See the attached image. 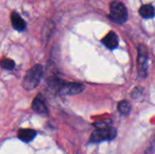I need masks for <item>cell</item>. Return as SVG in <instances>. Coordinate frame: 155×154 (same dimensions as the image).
<instances>
[{"label": "cell", "instance_id": "obj_1", "mask_svg": "<svg viewBox=\"0 0 155 154\" xmlns=\"http://www.w3.org/2000/svg\"><path fill=\"white\" fill-rule=\"evenodd\" d=\"M44 75V68L41 64H36L29 69L25 75L23 81V87L26 91L34 90L40 83Z\"/></svg>", "mask_w": 155, "mask_h": 154}, {"label": "cell", "instance_id": "obj_2", "mask_svg": "<svg viewBox=\"0 0 155 154\" xmlns=\"http://www.w3.org/2000/svg\"><path fill=\"white\" fill-rule=\"evenodd\" d=\"M109 18L117 24H124L128 19V11L126 6L118 0H114L110 4Z\"/></svg>", "mask_w": 155, "mask_h": 154}, {"label": "cell", "instance_id": "obj_3", "mask_svg": "<svg viewBox=\"0 0 155 154\" xmlns=\"http://www.w3.org/2000/svg\"><path fill=\"white\" fill-rule=\"evenodd\" d=\"M117 135V132L111 126H103L94 130L90 137L91 143H102L105 141H112Z\"/></svg>", "mask_w": 155, "mask_h": 154}, {"label": "cell", "instance_id": "obj_4", "mask_svg": "<svg viewBox=\"0 0 155 154\" xmlns=\"http://www.w3.org/2000/svg\"><path fill=\"white\" fill-rule=\"evenodd\" d=\"M148 61H149V53L148 49L144 44H140L138 47V74L142 78H145L148 73Z\"/></svg>", "mask_w": 155, "mask_h": 154}, {"label": "cell", "instance_id": "obj_5", "mask_svg": "<svg viewBox=\"0 0 155 154\" xmlns=\"http://www.w3.org/2000/svg\"><path fill=\"white\" fill-rule=\"evenodd\" d=\"M84 90V85L78 83H64L61 84L59 93L62 95H75Z\"/></svg>", "mask_w": 155, "mask_h": 154}, {"label": "cell", "instance_id": "obj_6", "mask_svg": "<svg viewBox=\"0 0 155 154\" xmlns=\"http://www.w3.org/2000/svg\"><path fill=\"white\" fill-rule=\"evenodd\" d=\"M32 108L35 113H37L38 114H41V115H47L49 113L48 108H47L46 103H45V97L41 93H39L34 99L33 103H32Z\"/></svg>", "mask_w": 155, "mask_h": 154}, {"label": "cell", "instance_id": "obj_7", "mask_svg": "<svg viewBox=\"0 0 155 154\" xmlns=\"http://www.w3.org/2000/svg\"><path fill=\"white\" fill-rule=\"evenodd\" d=\"M102 43L110 50H114L118 46L119 44V38L118 35L114 32L111 31L109 32L103 39H102Z\"/></svg>", "mask_w": 155, "mask_h": 154}, {"label": "cell", "instance_id": "obj_8", "mask_svg": "<svg viewBox=\"0 0 155 154\" xmlns=\"http://www.w3.org/2000/svg\"><path fill=\"white\" fill-rule=\"evenodd\" d=\"M11 23L13 27L17 31H24L26 28V22L21 17L17 12H12Z\"/></svg>", "mask_w": 155, "mask_h": 154}, {"label": "cell", "instance_id": "obj_9", "mask_svg": "<svg viewBox=\"0 0 155 154\" xmlns=\"http://www.w3.org/2000/svg\"><path fill=\"white\" fill-rule=\"evenodd\" d=\"M18 138L25 143H29L36 136V132L32 129H20L17 133Z\"/></svg>", "mask_w": 155, "mask_h": 154}, {"label": "cell", "instance_id": "obj_10", "mask_svg": "<svg viewBox=\"0 0 155 154\" xmlns=\"http://www.w3.org/2000/svg\"><path fill=\"white\" fill-rule=\"evenodd\" d=\"M139 14L142 17L145 19H150L154 17L155 9L154 6L152 4H146L143 5L139 9Z\"/></svg>", "mask_w": 155, "mask_h": 154}, {"label": "cell", "instance_id": "obj_11", "mask_svg": "<svg viewBox=\"0 0 155 154\" xmlns=\"http://www.w3.org/2000/svg\"><path fill=\"white\" fill-rule=\"evenodd\" d=\"M132 106L128 101H122L118 104V111L122 115H129L131 113Z\"/></svg>", "mask_w": 155, "mask_h": 154}, {"label": "cell", "instance_id": "obj_12", "mask_svg": "<svg viewBox=\"0 0 155 154\" xmlns=\"http://www.w3.org/2000/svg\"><path fill=\"white\" fill-rule=\"evenodd\" d=\"M1 66L5 70H13L15 68V62L11 59H4L1 62Z\"/></svg>", "mask_w": 155, "mask_h": 154}, {"label": "cell", "instance_id": "obj_13", "mask_svg": "<svg viewBox=\"0 0 155 154\" xmlns=\"http://www.w3.org/2000/svg\"><path fill=\"white\" fill-rule=\"evenodd\" d=\"M54 28V25H53V23L51 22V24H50V25H47V24L45 25V27H44V32H43V34H44V37L45 38H49L50 36H51V34H52V29Z\"/></svg>", "mask_w": 155, "mask_h": 154}]
</instances>
